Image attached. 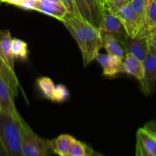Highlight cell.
<instances>
[{
  "mask_svg": "<svg viewBox=\"0 0 156 156\" xmlns=\"http://www.w3.org/2000/svg\"><path fill=\"white\" fill-rule=\"evenodd\" d=\"M150 0H131L127 3L135 13L140 24V31L136 37H145L144 24L146 20V12Z\"/></svg>",
  "mask_w": 156,
  "mask_h": 156,
  "instance_id": "obj_14",
  "label": "cell"
},
{
  "mask_svg": "<svg viewBox=\"0 0 156 156\" xmlns=\"http://www.w3.org/2000/svg\"><path fill=\"white\" fill-rule=\"evenodd\" d=\"M110 1L114 2L116 3H120V4H126V0H110Z\"/></svg>",
  "mask_w": 156,
  "mask_h": 156,
  "instance_id": "obj_33",
  "label": "cell"
},
{
  "mask_svg": "<svg viewBox=\"0 0 156 156\" xmlns=\"http://www.w3.org/2000/svg\"><path fill=\"white\" fill-rule=\"evenodd\" d=\"M37 12L61 21L68 12L60 0H38Z\"/></svg>",
  "mask_w": 156,
  "mask_h": 156,
  "instance_id": "obj_9",
  "label": "cell"
},
{
  "mask_svg": "<svg viewBox=\"0 0 156 156\" xmlns=\"http://www.w3.org/2000/svg\"><path fill=\"white\" fill-rule=\"evenodd\" d=\"M85 1L89 9L93 25L100 30L104 5L106 0H85Z\"/></svg>",
  "mask_w": 156,
  "mask_h": 156,
  "instance_id": "obj_18",
  "label": "cell"
},
{
  "mask_svg": "<svg viewBox=\"0 0 156 156\" xmlns=\"http://www.w3.org/2000/svg\"><path fill=\"white\" fill-rule=\"evenodd\" d=\"M24 123L21 115L14 116L0 111V140L8 156H23Z\"/></svg>",
  "mask_w": 156,
  "mask_h": 156,
  "instance_id": "obj_2",
  "label": "cell"
},
{
  "mask_svg": "<svg viewBox=\"0 0 156 156\" xmlns=\"http://www.w3.org/2000/svg\"><path fill=\"white\" fill-rule=\"evenodd\" d=\"M103 69V76L114 77L124 73L123 59L109 54L99 53L96 59Z\"/></svg>",
  "mask_w": 156,
  "mask_h": 156,
  "instance_id": "obj_8",
  "label": "cell"
},
{
  "mask_svg": "<svg viewBox=\"0 0 156 156\" xmlns=\"http://www.w3.org/2000/svg\"><path fill=\"white\" fill-rule=\"evenodd\" d=\"M125 53H131L136 59L143 62L149 50V43L148 36L128 37L125 44L123 45Z\"/></svg>",
  "mask_w": 156,
  "mask_h": 156,
  "instance_id": "obj_7",
  "label": "cell"
},
{
  "mask_svg": "<svg viewBox=\"0 0 156 156\" xmlns=\"http://www.w3.org/2000/svg\"><path fill=\"white\" fill-rule=\"evenodd\" d=\"M60 1L62 2V3L64 5V6L66 8L69 13H71L76 15H79L77 8H76V4H75L74 0H60Z\"/></svg>",
  "mask_w": 156,
  "mask_h": 156,
  "instance_id": "obj_25",
  "label": "cell"
},
{
  "mask_svg": "<svg viewBox=\"0 0 156 156\" xmlns=\"http://www.w3.org/2000/svg\"><path fill=\"white\" fill-rule=\"evenodd\" d=\"M1 1L2 2L9 3V4L14 5H16L19 7L21 3L23 2V0H1Z\"/></svg>",
  "mask_w": 156,
  "mask_h": 156,
  "instance_id": "obj_30",
  "label": "cell"
},
{
  "mask_svg": "<svg viewBox=\"0 0 156 156\" xmlns=\"http://www.w3.org/2000/svg\"><path fill=\"white\" fill-rule=\"evenodd\" d=\"M15 97L10 87L0 78V107L5 112L14 116H20L16 109L14 98Z\"/></svg>",
  "mask_w": 156,
  "mask_h": 156,
  "instance_id": "obj_10",
  "label": "cell"
},
{
  "mask_svg": "<svg viewBox=\"0 0 156 156\" xmlns=\"http://www.w3.org/2000/svg\"><path fill=\"white\" fill-rule=\"evenodd\" d=\"M2 111V110H1V107H0V111Z\"/></svg>",
  "mask_w": 156,
  "mask_h": 156,
  "instance_id": "obj_36",
  "label": "cell"
},
{
  "mask_svg": "<svg viewBox=\"0 0 156 156\" xmlns=\"http://www.w3.org/2000/svg\"><path fill=\"white\" fill-rule=\"evenodd\" d=\"M69 92L65 85L62 84L55 85L51 100L52 101L62 103V102L66 101L69 98Z\"/></svg>",
  "mask_w": 156,
  "mask_h": 156,
  "instance_id": "obj_23",
  "label": "cell"
},
{
  "mask_svg": "<svg viewBox=\"0 0 156 156\" xmlns=\"http://www.w3.org/2000/svg\"><path fill=\"white\" fill-rule=\"evenodd\" d=\"M123 62L124 73L135 77L141 84L143 79V62L136 59L131 53H126L124 55Z\"/></svg>",
  "mask_w": 156,
  "mask_h": 156,
  "instance_id": "obj_13",
  "label": "cell"
},
{
  "mask_svg": "<svg viewBox=\"0 0 156 156\" xmlns=\"http://www.w3.org/2000/svg\"><path fill=\"white\" fill-rule=\"evenodd\" d=\"M135 156H151L149 155L144 149L142 148L140 143L136 142V155Z\"/></svg>",
  "mask_w": 156,
  "mask_h": 156,
  "instance_id": "obj_29",
  "label": "cell"
},
{
  "mask_svg": "<svg viewBox=\"0 0 156 156\" xmlns=\"http://www.w3.org/2000/svg\"><path fill=\"white\" fill-rule=\"evenodd\" d=\"M90 156H107V155H104V154L100 153V152H96V151L93 150V152H91V155H90Z\"/></svg>",
  "mask_w": 156,
  "mask_h": 156,
  "instance_id": "obj_32",
  "label": "cell"
},
{
  "mask_svg": "<svg viewBox=\"0 0 156 156\" xmlns=\"http://www.w3.org/2000/svg\"><path fill=\"white\" fill-rule=\"evenodd\" d=\"M50 140L37 135L24 121L23 126V156H51Z\"/></svg>",
  "mask_w": 156,
  "mask_h": 156,
  "instance_id": "obj_3",
  "label": "cell"
},
{
  "mask_svg": "<svg viewBox=\"0 0 156 156\" xmlns=\"http://www.w3.org/2000/svg\"><path fill=\"white\" fill-rule=\"evenodd\" d=\"M154 27H156V0H150L145 20V35L149 36V29Z\"/></svg>",
  "mask_w": 156,
  "mask_h": 156,
  "instance_id": "obj_21",
  "label": "cell"
},
{
  "mask_svg": "<svg viewBox=\"0 0 156 156\" xmlns=\"http://www.w3.org/2000/svg\"><path fill=\"white\" fill-rule=\"evenodd\" d=\"M143 79L140 84L142 90L146 95L152 94L156 84V51L149 47V53L143 62Z\"/></svg>",
  "mask_w": 156,
  "mask_h": 156,
  "instance_id": "obj_6",
  "label": "cell"
},
{
  "mask_svg": "<svg viewBox=\"0 0 156 156\" xmlns=\"http://www.w3.org/2000/svg\"><path fill=\"white\" fill-rule=\"evenodd\" d=\"M76 139L69 134H61L50 140L52 152L58 156H68L69 152Z\"/></svg>",
  "mask_w": 156,
  "mask_h": 156,
  "instance_id": "obj_12",
  "label": "cell"
},
{
  "mask_svg": "<svg viewBox=\"0 0 156 156\" xmlns=\"http://www.w3.org/2000/svg\"><path fill=\"white\" fill-rule=\"evenodd\" d=\"M126 4H127V3L129 2H130L131 0H126Z\"/></svg>",
  "mask_w": 156,
  "mask_h": 156,
  "instance_id": "obj_34",
  "label": "cell"
},
{
  "mask_svg": "<svg viewBox=\"0 0 156 156\" xmlns=\"http://www.w3.org/2000/svg\"><path fill=\"white\" fill-rule=\"evenodd\" d=\"M12 37L9 30H0V56L15 71V56L12 52Z\"/></svg>",
  "mask_w": 156,
  "mask_h": 156,
  "instance_id": "obj_11",
  "label": "cell"
},
{
  "mask_svg": "<svg viewBox=\"0 0 156 156\" xmlns=\"http://www.w3.org/2000/svg\"><path fill=\"white\" fill-rule=\"evenodd\" d=\"M74 2L76 4V8H77L78 11H79V13L81 15V17L84 20L88 21V22L92 24L89 9H88V5L85 3V0H74Z\"/></svg>",
  "mask_w": 156,
  "mask_h": 156,
  "instance_id": "obj_24",
  "label": "cell"
},
{
  "mask_svg": "<svg viewBox=\"0 0 156 156\" xmlns=\"http://www.w3.org/2000/svg\"><path fill=\"white\" fill-rule=\"evenodd\" d=\"M38 0H23L19 7L24 10L36 11Z\"/></svg>",
  "mask_w": 156,
  "mask_h": 156,
  "instance_id": "obj_26",
  "label": "cell"
},
{
  "mask_svg": "<svg viewBox=\"0 0 156 156\" xmlns=\"http://www.w3.org/2000/svg\"><path fill=\"white\" fill-rule=\"evenodd\" d=\"M37 85L45 98L52 100L55 85L49 77H40L37 79Z\"/></svg>",
  "mask_w": 156,
  "mask_h": 156,
  "instance_id": "obj_20",
  "label": "cell"
},
{
  "mask_svg": "<svg viewBox=\"0 0 156 156\" xmlns=\"http://www.w3.org/2000/svg\"><path fill=\"white\" fill-rule=\"evenodd\" d=\"M12 52L16 59L26 60L28 56V47L27 43L18 38H14L12 42Z\"/></svg>",
  "mask_w": 156,
  "mask_h": 156,
  "instance_id": "obj_19",
  "label": "cell"
},
{
  "mask_svg": "<svg viewBox=\"0 0 156 156\" xmlns=\"http://www.w3.org/2000/svg\"><path fill=\"white\" fill-rule=\"evenodd\" d=\"M2 3V1H1V0H0V6H1Z\"/></svg>",
  "mask_w": 156,
  "mask_h": 156,
  "instance_id": "obj_35",
  "label": "cell"
},
{
  "mask_svg": "<svg viewBox=\"0 0 156 156\" xmlns=\"http://www.w3.org/2000/svg\"><path fill=\"white\" fill-rule=\"evenodd\" d=\"M100 30L102 34H109L114 36L123 47L129 36L124 26L120 20L110 11L106 3L104 5Z\"/></svg>",
  "mask_w": 156,
  "mask_h": 156,
  "instance_id": "obj_5",
  "label": "cell"
},
{
  "mask_svg": "<svg viewBox=\"0 0 156 156\" xmlns=\"http://www.w3.org/2000/svg\"><path fill=\"white\" fill-rule=\"evenodd\" d=\"M94 149L76 139L69 152L68 156H90Z\"/></svg>",
  "mask_w": 156,
  "mask_h": 156,
  "instance_id": "obj_22",
  "label": "cell"
},
{
  "mask_svg": "<svg viewBox=\"0 0 156 156\" xmlns=\"http://www.w3.org/2000/svg\"><path fill=\"white\" fill-rule=\"evenodd\" d=\"M143 127L156 138V120L148 122L144 125Z\"/></svg>",
  "mask_w": 156,
  "mask_h": 156,
  "instance_id": "obj_28",
  "label": "cell"
},
{
  "mask_svg": "<svg viewBox=\"0 0 156 156\" xmlns=\"http://www.w3.org/2000/svg\"><path fill=\"white\" fill-rule=\"evenodd\" d=\"M102 47L106 50L108 54L123 59L124 50L120 43L109 34H102Z\"/></svg>",
  "mask_w": 156,
  "mask_h": 156,
  "instance_id": "obj_17",
  "label": "cell"
},
{
  "mask_svg": "<svg viewBox=\"0 0 156 156\" xmlns=\"http://www.w3.org/2000/svg\"><path fill=\"white\" fill-rule=\"evenodd\" d=\"M136 142L151 156H156V138L144 127L140 128L136 133Z\"/></svg>",
  "mask_w": 156,
  "mask_h": 156,
  "instance_id": "obj_16",
  "label": "cell"
},
{
  "mask_svg": "<svg viewBox=\"0 0 156 156\" xmlns=\"http://www.w3.org/2000/svg\"><path fill=\"white\" fill-rule=\"evenodd\" d=\"M108 9L118 18L126 29L129 37H135L140 31V24L133 11L127 4H120L106 0Z\"/></svg>",
  "mask_w": 156,
  "mask_h": 156,
  "instance_id": "obj_4",
  "label": "cell"
},
{
  "mask_svg": "<svg viewBox=\"0 0 156 156\" xmlns=\"http://www.w3.org/2000/svg\"><path fill=\"white\" fill-rule=\"evenodd\" d=\"M60 21L77 42L82 53L84 66L95 59L102 48L101 31L80 15L69 12Z\"/></svg>",
  "mask_w": 156,
  "mask_h": 156,
  "instance_id": "obj_1",
  "label": "cell"
},
{
  "mask_svg": "<svg viewBox=\"0 0 156 156\" xmlns=\"http://www.w3.org/2000/svg\"><path fill=\"white\" fill-rule=\"evenodd\" d=\"M0 156H8L1 140H0Z\"/></svg>",
  "mask_w": 156,
  "mask_h": 156,
  "instance_id": "obj_31",
  "label": "cell"
},
{
  "mask_svg": "<svg viewBox=\"0 0 156 156\" xmlns=\"http://www.w3.org/2000/svg\"><path fill=\"white\" fill-rule=\"evenodd\" d=\"M0 78L10 87L15 95H18L19 82L15 74V72L11 69L10 67L2 59L1 56H0Z\"/></svg>",
  "mask_w": 156,
  "mask_h": 156,
  "instance_id": "obj_15",
  "label": "cell"
},
{
  "mask_svg": "<svg viewBox=\"0 0 156 156\" xmlns=\"http://www.w3.org/2000/svg\"><path fill=\"white\" fill-rule=\"evenodd\" d=\"M149 47L156 51V27H151L149 31Z\"/></svg>",
  "mask_w": 156,
  "mask_h": 156,
  "instance_id": "obj_27",
  "label": "cell"
}]
</instances>
